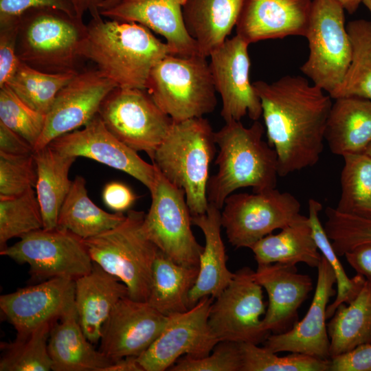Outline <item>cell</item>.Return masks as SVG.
<instances>
[{"label":"cell","instance_id":"obj_31","mask_svg":"<svg viewBox=\"0 0 371 371\" xmlns=\"http://www.w3.org/2000/svg\"><path fill=\"white\" fill-rule=\"evenodd\" d=\"M198 272L199 267L178 264L158 250L147 302L166 316L188 311V295Z\"/></svg>","mask_w":371,"mask_h":371},{"label":"cell","instance_id":"obj_13","mask_svg":"<svg viewBox=\"0 0 371 371\" xmlns=\"http://www.w3.org/2000/svg\"><path fill=\"white\" fill-rule=\"evenodd\" d=\"M254 273L248 267L238 269L228 286L214 298L208 324L219 341L258 345L269 335L261 319L266 312L262 287L255 280Z\"/></svg>","mask_w":371,"mask_h":371},{"label":"cell","instance_id":"obj_34","mask_svg":"<svg viewBox=\"0 0 371 371\" xmlns=\"http://www.w3.org/2000/svg\"><path fill=\"white\" fill-rule=\"evenodd\" d=\"M346 27L352 45L351 61L341 85L330 97L371 100V22L357 19Z\"/></svg>","mask_w":371,"mask_h":371},{"label":"cell","instance_id":"obj_45","mask_svg":"<svg viewBox=\"0 0 371 371\" xmlns=\"http://www.w3.org/2000/svg\"><path fill=\"white\" fill-rule=\"evenodd\" d=\"M19 23H0V87L8 83L20 63L16 54Z\"/></svg>","mask_w":371,"mask_h":371},{"label":"cell","instance_id":"obj_15","mask_svg":"<svg viewBox=\"0 0 371 371\" xmlns=\"http://www.w3.org/2000/svg\"><path fill=\"white\" fill-rule=\"evenodd\" d=\"M117 85L98 69L78 71L58 93L45 116L34 151L56 138L85 126L97 114L107 95Z\"/></svg>","mask_w":371,"mask_h":371},{"label":"cell","instance_id":"obj_47","mask_svg":"<svg viewBox=\"0 0 371 371\" xmlns=\"http://www.w3.org/2000/svg\"><path fill=\"white\" fill-rule=\"evenodd\" d=\"M330 371H371V342L331 358Z\"/></svg>","mask_w":371,"mask_h":371},{"label":"cell","instance_id":"obj_56","mask_svg":"<svg viewBox=\"0 0 371 371\" xmlns=\"http://www.w3.org/2000/svg\"><path fill=\"white\" fill-rule=\"evenodd\" d=\"M364 153L367 154L368 155L371 157V144L368 146V147L365 150Z\"/></svg>","mask_w":371,"mask_h":371},{"label":"cell","instance_id":"obj_46","mask_svg":"<svg viewBox=\"0 0 371 371\" xmlns=\"http://www.w3.org/2000/svg\"><path fill=\"white\" fill-rule=\"evenodd\" d=\"M42 7L58 9L77 16L71 0H0V23L18 21L25 11Z\"/></svg>","mask_w":371,"mask_h":371},{"label":"cell","instance_id":"obj_42","mask_svg":"<svg viewBox=\"0 0 371 371\" xmlns=\"http://www.w3.org/2000/svg\"><path fill=\"white\" fill-rule=\"evenodd\" d=\"M326 215L324 229L338 256L371 242V218L341 213L330 207L326 209Z\"/></svg>","mask_w":371,"mask_h":371},{"label":"cell","instance_id":"obj_38","mask_svg":"<svg viewBox=\"0 0 371 371\" xmlns=\"http://www.w3.org/2000/svg\"><path fill=\"white\" fill-rule=\"evenodd\" d=\"M308 205V217L313 238L319 251L330 265L336 277V297L326 309V318L328 319L333 316L339 305L342 303L348 304L357 296L363 286L366 278L359 274L352 278L347 276L320 221L319 212L322 210V203L314 199H310Z\"/></svg>","mask_w":371,"mask_h":371},{"label":"cell","instance_id":"obj_44","mask_svg":"<svg viewBox=\"0 0 371 371\" xmlns=\"http://www.w3.org/2000/svg\"><path fill=\"white\" fill-rule=\"evenodd\" d=\"M171 371H241L240 343L219 341L213 353L201 358L188 355L180 357L169 369Z\"/></svg>","mask_w":371,"mask_h":371},{"label":"cell","instance_id":"obj_23","mask_svg":"<svg viewBox=\"0 0 371 371\" xmlns=\"http://www.w3.org/2000/svg\"><path fill=\"white\" fill-rule=\"evenodd\" d=\"M254 277L269 298L263 327L267 331L280 333L296 317L297 309L313 289L312 280L299 273L295 265L279 262L258 265Z\"/></svg>","mask_w":371,"mask_h":371},{"label":"cell","instance_id":"obj_20","mask_svg":"<svg viewBox=\"0 0 371 371\" xmlns=\"http://www.w3.org/2000/svg\"><path fill=\"white\" fill-rule=\"evenodd\" d=\"M317 280L313 299L304 318L291 329L269 335L265 347L277 353L291 352L308 355L318 359H330V340L326 324L327 304L336 295L335 273L322 255L317 266Z\"/></svg>","mask_w":371,"mask_h":371},{"label":"cell","instance_id":"obj_54","mask_svg":"<svg viewBox=\"0 0 371 371\" xmlns=\"http://www.w3.org/2000/svg\"><path fill=\"white\" fill-rule=\"evenodd\" d=\"M121 0H105L101 6L100 12L102 10H107L115 6Z\"/></svg>","mask_w":371,"mask_h":371},{"label":"cell","instance_id":"obj_19","mask_svg":"<svg viewBox=\"0 0 371 371\" xmlns=\"http://www.w3.org/2000/svg\"><path fill=\"white\" fill-rule=\"evenodd\" d=\"M75 308V280L54 278L0 297V308L17 335L55 322Z\"/></svg>","mask_w":371,"mask_h":371},{"label":"cell","instance_id":"obj_16","mask_svg":"<svg viewBox=\"0 0 371 371\" xmlns=\"http://www.w3.org/2000/svg\"><path fill=\"white\" fill-rule=\"evenodd\" d=\"M249 44L236 34L211 53L210 67L214 86L221 96V115L225 122L240 121L245 115L256 121L262 106L249 80Z\"/></svg>","mask_w":371,"mask_h":371},{"label":"cell","instance_id":"obj_27","mask_svg":"<svg viewBox=\"0 0 371 371\" xmlns=\"http://www.w3.org/2000/svg\"><path fill=\"white\" fill-rule=\"evenodd\" d=\"M48 352L54 371H105L113 363L86 337L76 307L54 323Z\"/></svg>","mask_w":371,"mask_h":371},{"label":"cell","instance_id":"obj_4","mask_svg":"<svg viewBox=\"0 0 371 371\" xmlns=\"http://www.w3.org/2000/svg\"><path fill=\"white\" fill-rule=\"evenodd\" d=\"M216 145L215 132L205 117L173 122L151 159L170 183L183 190L192 216L208 207L207 185Z\"/></svg>","mask_w":371,"mask_h":371},{"label":"cell","instance_id":"obj_2","mask_svg":"<svg viewBox=\"0 0 371 371\" xmlns=\"http://www.w3.org/2000/svg\"><path fill=\"white\" fill-rule=\"evenodd\" d=\"M82 56L120 88L145 89L151 69L168 54L166 42L146 27L130 21L92 19ZM175 55V54H174Z\"/></svg>","mask_w":371,"mask_h":371},{"label":"cell","instance_id":"obj_24","mask_svg":"<svg viewBox=\"0 0 371 371\" xmlns=\"http://www.w3.org/2000/svg\"><path fill=\"white\" fill-rule=\"evenodd\" d=\"M128 296L126 286L93 262L91 271L75 280V307L88 340L100 341L101 330L112 309Z\"/></svg>","mask_w":371,"mask_h":371},{"label":"cell","instance_id":"obj_30","mask_svg":"<svg viewBox=\"0 0 371 371\" xmlns=\"http://www.w3.org/2000/svg\"><path fill=\"white\" fill-rule=\"evenodd\" d=\"M250 249L258 265L279 262L295 265L304 262L317 267L322 259L308 217L305 216L280 233L265 236Z\"/></svg>","mask_w":371,"mask_h":371},{"label":"cell","instance_id":"obj_28","mask_svg":"<svg viewBox=\"0 0 371 371\" xmlns=\"http://www.w3.org/2000/svg\"><path fill=\"white\" fill-rule=\"evenodd\" d=\"M324 137L335 155L364 153L371 144V100L359 97L335 99Z\"/></svg>","mask_w":371,"mask_h":371},{"label":"cell","instance_id":"obj_32","mask_svg":"<svg viewBox=\"0 0 371 371\" xmlns=\"http://www.w3.org/2000/svg\"><path fill=\"white\" fill-rule=\"evenodd\" d=\"M327 325L330 359L371 342V282H366L357 296L337 308Z\"/></svg>","mask_w":371,"mask_h":371},{"label":"cell","instance_id":"obj_53","mask_svg":"<svg viewBox=\"0 0 371 371\" xmlns=\"http://www.w3.org/2000/svg\"><path fill=\"white\" fill-rule=\"evenodd\" d=\"M337 2L342 8L352 14L357 11L362 0H334Z\"/></svg>","mask_w":371,"mask_h":371},{"label":"cell","instance_id":"obj_52","mask_svg":"<svg viewBox=\"0 0 371 371\" xmlns=\"http://www.w3.org/2000/svg\"><path fill=\"white\" fill-rule=\"evenodd\" d=\"M105 371H144L136 357H128L114 361Z\"/></svg>","mask_w":371,"mask_h":371},{"label":"cell","instance_id":"obj_41","mask_svg":"<svg viewBox=\"0 0 371 371\" xmlns=\"http://www.w3.org/2000/svg\"><path fill=\"white\" fill-rule=\"evenodd\" d=\"M45 116L25 104L8 85L0 87V122L21 136L34 149L43 130Z\"/></svg>","mask_w":371,"mask_h":371},{"label":"cell","instance_id":"obj_33","mask_svg":"<svg viewBox=\"0 0 371 371\" xmlns=\"http://www.w3.org/2000/svg\"><path fill=\"white\" fill-rule=\"evenodd\" d=\"M125 218L122 212L109 213L96 205L88 196L85 179L76 176L60 210L57 227L84 240L116 227Z\"/></svg>","mask_w":371,"mask_h":371},{"label":"cell","instance_id":"obj_6","mask_svg":"<svg viewBox=\"0 0 371 371\" xmlns=\"http://www.w3.org/2000/svg\"><path fill=\"white\" fill-rule=\"evenodd\" d=\"M145 213L130 210L116 227L84 239L93 262L124 283L128 297L147 302L157 247L144 229Z\"/></svg>","mask_w":371,"mask_h":371},{"label":"cell","instance_id":"obj_5","mask_svg":"<svg viewBox=\"0 0 371 371\" xmlns=\"http://www.w3.org/2000/svg\"><path fill=\"white\" fill-rule=\"evenodd\" d=\"M87 32L82 18L53 8H32L19 18L16 54L43 72L76 73Z\"/></svg>","mask_w":371,"mask_h":371},{"label":"cell","instance_id":"obj_26","mask_svg":"<svg viewBox=\"0 0 371 371\" xmlns=\"http://www.w3.org/2000/svg\"><path fill=\"white\" fill-rule=\"evenodd\" d=\"M244 0H186V29L199 55L208 58L227 39L237 23Z\"/></svg>","mask_w":371,"mask_h":371},{"label":"cell","instance_id":"obj_49","mask_svg":"<svg viewBox=\"0 0 371 371\" xmlns=\"http://www.w3.org/2000/svg\"><path fill=\"white\" fill-rule=\"evenodd\" d=\"M0 152L12 155H30L34 148L21 136L0 122Z\"/></svg>","mask_w":371,"mask_h":371},{"label":"cell","instance_id":"obj_43","mask_svg":"<svg viewBox=\"0 0 371 371\" xmlns=\"http://www.w3.org/2000/svg\"><path fill=\"white\" fill-rule=\"evenodd\" d=\"M36 183L34 154L12 155L0 152V198L20 195Z\"/></svg>","mask_w":371,"mask_h":371},{"label":"cell","instance_id":"obj_3","mask_svg":"<svg viewBox=\"0 0 371 371\" xmlns=\"http://www.w3.org/2000/svg\"><path fill=\"white\" fill-rule=\"evenodd\" d=\"M264 133L258 120L249 127L240 121H230L215 132L218 170L207 182L209 203L221 210L225 199L238 189L250 187L253 192H260L276 188L277 155L263 140Z\"/></svg>","mask_w":371,"mask_h":371},{"label":"cell","instance_id":"obj_48","mask_svg":"<svg viewBox=\"0 0 371 371\" xmlns=\"http://www.w3.org/2000/svg\"><path fill=\"white\" fill-rule=\"evenodd\" d=\"M102 198L104 203L115 212H124L136 201L138 196L126 184L120 181H111L105 185Z\"/></svg>","mask_w":371,"mask_h":371},{"label":"cell","instance_id":"obj_51","mask_svg":"<svg viewBox=\"0 0 371 371\" xmlns=\"http://www.w3.org/2000/svg\"><path fill=\"white\" fill-rule=\"evenodd\" d=\"M105 0H71L77 16L82 18L89 12L92 19L101 17L100 9Z\"/></svg>","mask_w":371,"mask_h":371},{"label":"cell","instance_id":"obj_7","mask_svg":"<svg viewBox=\"0 0 371 371\" xmlns=\"http://www.w3.org/2000/svg\"><path fill=\"white\" fill-rule=\"evenodd\" d=\"M145 89L176 122L203 117L217 104L210 64L199 54L167 55L151 69Z\"/></svg>","mask_w":371,"mask_h":371},{"label":"cell","instance_id":"obj_17","mask_svg":"<svg viewBox=\"0 0 371 371\" xmlns=\"http://www.w3.org/2000/svg\"><path fill=\"white\" fill-rule=\"evenodd\" d=\"M49 146L61 154L93 159L126 172L141 182L149 191L154 187L156 166L145 161L137 151L114 136L99 114L82 129L63 135L54 139Z\"/></svg>","mask_w":371,"mask_h":371},{"label":"cell","instance_id":"obj_12","mask_svg":"<svg viewBox=\"0 0 371 371\" xmlns=\"http://www.w3.org/2000/svg\"><path fill=\"white\" fill-rule=\"evenodd\" d=\"M98 114L120 141L151 159L173 123L146 89L136 88H115L102 102Z\"/></svg>","mask_w":371,"mask_h":371},{"label":"cell","instance_id":"obj_9","mask_svg":"<svg viewBox=\"0 0 371 371\" xmlns=\"http://www.w3.org/2000/svg\"><path fill=\"white\" fill-rule=\"evenodd\" d=\"M300 203L287 192L276 188L230 194L221 212V225L228 241L236 248H251L261 238L299 221Z\"/></svg>","mask_w":371,"mask_h":371},{"label":"cell","instance_id":"obj_14","mask_svg":"<svg viewBox=\"0 0 371 371\" xmlns=\"http://www.w3.org/2000/svg\"><path fill=\"white\" fill-rule=\"evenodd\" d=\"M214 300L205 296L188 311L170 315L161 335L137 357L144 371L168 370L183 355L195 358L210 355L219 342L208 324Z\"/></svg>","mask_w":371,"mask_h":371},{"label":"cell","instance_id":"obj_11","mask_svg":"<svg viewBox=\"0 0 371 371\" xmlns=\"http://www.w3.org/2000/svg\"><path fill=\"white\" fill-rule=\"evenodd\" d=\"M0 254L30 267L31 279L54 278L74 280L89 273L93 266L84 240L71 232L56 227L27 233Z\"/></svg>","mask_w":371,"mask_h":371},{"label":"cell","instance_id":"obj_35","mask_svg":"<svg viewBox=\"0 0 371 371\" xmlns=\"http://www.w3.org/2000/svg\"><path fill=\"white\" fill-rule=\"evenodd\" d=\"M342 157L341 195L335 209L341 213L371 218V157L364 153Z\"/></svg>","mask_w":371,"mask_h":371},{"label":"cell","instance_id":"obj_18","mask_svg":"<svg viewBox=\"0 0 371 371\" xmlns=\"http://www.w3.org/2000/svg\"><path fill=\"white\" fill-rule=\"evenodd\" d=\"M169 319L147 302L126 296L115 305L102 326L99 350L113 362L137 357L161 335Z\"/></svg>","mask_w":371,"mask_h":371},{"label":"cell","instance_id":"obj_1","mask_svg":"<svg viewBox=\"0 0 371 371\" xmlns=\"http://www.w3.org/2000/svg\"><path fill=\"white\" fill-rule=\"evenodd\" d=\"M260 98L269 144L275 150L278 175L315 166L324 149L332 98L300 76L253 82Z\"/></svg>","mask_w":371,"mask_h":371},{"label":"cell","instance_id":"obj_21","mask_svg":"<svg viewBox=\"0 0 371 371\" xmlns=\"http://www.w3.org/2000/svg\"><path fill=\"white\" fill-rule=\"evenodd\" d=\"M311 0H244L236 34L249 44L306 36Z\"/></svg>","mask_w":371,"mask_h":371},{"label":"cell","instance_id":"obj_55","mask_svg":"<svg viewBox=\"0 0 371 371\" xmlns=\"http://www.w3.org/2000/svg\"><path fill=\"white\" fill-rule=\"evenodd\" d=\"M361 3L369 10L371 14V0H362Z\"/></svg>","mask_w":371,"mask_h":371},{"label":"cell","instance_id":"obj_25","mask_svg":"<svg viewBox=\"0 0 371 371\" xmlns=\"http://www.w3.org/2000/svg\"><path fill=\"white\" fill-rule=\"evenodd\" d=\"M192 223L203 232L205 246L199 258L197 278L188 295L190 308L205 296L218 297L234 276L226 265L221 210L209 203L205 214L192 216Z\"/></svg>","mask_w":371,"mask_h":371},{"label":"cell","instance_id":"obj_29","mask_svg":"<svg viewBox=\"0 0 371 371\" xmlns=\"http://www.w3.org/2000/svg\"><path fill=\"white\" fill-rule=\"evenodd\" d=\"M36 170V194L40 205L43 228L54 229L61 206L72 181L69 172L76 157L60 153L49 145L34 153Z\"/></svg>","mask_w":371,"mask_h":371},{"label":"cell","instance_id":"obj_8","mask_svg":"<svg viewBox=\"0 0 371 371\" xmlns=\"http://www.w3.org/2000/svg\"><path fill=\"white\" fill-rule=\"evenodd\" d=\"M344 11L334 0H313L305 36L309 54L300 70L330 96L341 85L351 61Z\"/></svg>","mask_w":371,"mask_h":371},{"label":"cell","instance_id":"obj_22","mask_svg":"<svg viewBox=\"0 0 371 371\" xmlns=\"http://www.w3.org/2000/svg\"><path fill=\"white\" fill-rule=\"evenodd\" d=\"M186 0H121L100 12L111 20L135 22L163 36L175 55L199 54L195 41L183 22V6Z\"/></svg>","mask_w":371,"mask_h":371},{"label":"cell","instance_id":"obj_10","mask_svg":"<svg viewBox=\"0 0 371 371\" xmlns=\"http://www.w3.org/2000/svg\"><path fill=\"white\" fill-rule=\"evenodd\" d=\"M150 192L151 204L143 222L146 236L175 262L199 267L203 247L192 233V215L183 190L170 183L157 168Z\"/></svg>","mask_w":371,"mask_h":371},{"label":"cell","instance_id":"obj_39","mask_svg":"<svg viewBox=\"0 0 371 371\" xmlns=\"http://www.w3.org/2000/svg\"><path fill=\"white\" fill-rule=\"evenodd\" d=\"M42 228V213L33 188L18 196L0 198V250L10 239Z\"/></svg>","mask_w":371,"mask_h":371},{"label":"cell","instance_id":"obj_50","mask_svg":"<svg viewBox=\"0 0 371 371\" xmlns=\"http://www.w3.org/2000/svg\"><path fill=\"white\" fill-rule=\"evenodd\" d=\"M344 256L349 265L358 274L371 282V242L354 247Z\"/></svg>","mask_w":371,"mask_h":371},{"label":"cell","instance_id":"obj_36","mask_svg":"<svg viewBox=\"0 0 371 371\" xmlns=\"http://www.w3.org/2000/svg\"><path fill=\"white\" fill-rule=\"evenodd\" d=\"M54 322H47L10 342H1V371H49L48 340Z\"/></svg>","mask_w":371,"mask_h":371},{"label":"cell","instance_id":"obj_37","mask_svg":"<svg viewBox=\"0 0 371 371\" xmlns=\"http://www.w3.org/2000/svg\"><path fill=\"white\" fill-rule=\"evenodd\" d=\"M76 73L49 74L20 61L6 85L28 106L46 115L59 91Z\"/></svg>","mask_w":371,"mask_h":371},{"label":"cell","instance_id":"obj_40","mask_svg":"<svg viewBox=\"0 0 371 371\" xmlns=\"http://www.w3.org/2000/svg\"><path fill=\"white\" fill-rule=\"evenodd\" d=\"M241 371H330V359L293 353L279 357L265 346L240 343Z\"/></svg>","mask_w":371,"mask_h":371}]
</instances>
